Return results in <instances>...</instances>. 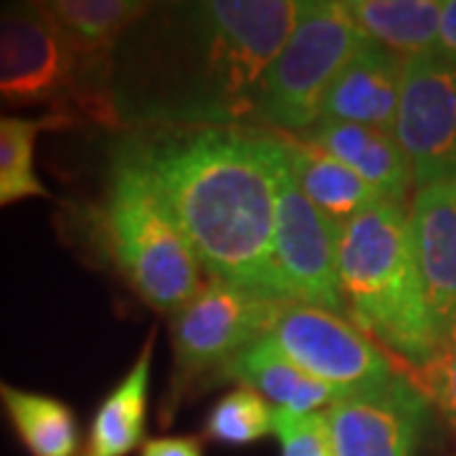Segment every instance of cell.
<instances>
[{"instance_id": "3957f363", "label": "cell", "mask_w": 456, "mask_h": 456, "mask_svg": "<svg viewBox=\"0 0 456 456\" xmlns=\"http://www.w3.org/2000/svg\"><path fill=\"white\" fill-rule=\"evenodd\" d=\"M99 259L145 305L175 314L203 289V264L127 134L107 152L99 196L79 211Z\"/></svg>"}, {"instance_id": "4fadbf2b", "label": "cell", "mask_w": 456, "mask_h": 456, "mask_svg": "<svg viewBox=\"0 0 456 456\" xmlns=\"http://www.w3.org/2000/svg\"><path fill=\"white\" fill-rule=\"evenodd\" d=\"M403 66L406 61L401 56L365 44L327 89L320 119L393 134L403 94Z\"/></svg>"}, {"instance_id": "30bf717a", "label": "cell", "mask_w": 456, "mask_h": 456, "mask_svg": "<svg viewBox=\"0 0 456 456\" xmlns=\"http://www.w3.org/2000/svg\"><path fill=\"white\" fill-rule=\"evenodd\" d=\"M393 137L406 152L413 183L456 175V66L436 56L408 59Z\"/></svg>"}, {"instance_id": "52a82bcc", "label": "cell", "mask_w": 456, "mask_h": 456, "mask_svg": "<svg viewBox=\"0 0 456 456\" xmlns=\"http://www.w3.org/2000/svg\"><path fill=\"white\" fill-rule=\"evenodd\" d=\"M274 289L279 302H299L345 317L340 292L342 226L312 206L297 185L279 134L274 163Z\"/></svg>"}, {"instance_id": "603a6c76", "label": "cell", "mask_w": 456, "mask_h": 456, "mask_svg": "<svg viewBox=\"0 0 456 456\" xmlns=\"http://www.w3.org/2000/svg\"><path fill=\"white\" fill-rule=\"evenodd\" d=\"M419 375L413 378L428 401L441 408V413L456 428V342L444 347L436 358L424 368H416Z\"/></svg>"}, {"instance_id": "7a4b0ae2", "label": "cell", "mask_w": 456, "mask_h": 456, "mask_svg": "<svg viewBox=\"0 0 456 456\" xmlns=\"http://www.w3.org/2000/svg\"><path fill=\"white\" fill-rule=\"evenodd\" d=\"M125 134L160 183L211 279L277 299V132L158 125Z\"/></svg>"}, {"instance_id": "8fae6325", "label": "cell", "mask_w": 456, "mask_h": 456, "mask_svg": "<svg viewBox=\"0 0 456 456\" xmlns=\"http://www.w3.org/2000/svg\"><path fill=\"white\" fill-rule=\"evenodd\" d=\"M428 403L421 386L403 373L386 386L342 395L325 413L332 456H413Z\"/></svg>"}, {"instance_id": "ffe728a7", "label": "cell", "mask_w": 456, "mask_h": 456, "mask_svg": "<svg viewBox=\"0 0 456 456\" xmlns=\"http://www.w3.org/2000/svg\"><path fill=\"white\" fill-rule=\"evenodd\" d=\"M82 127L77 117L64 112L28 114L0 112V175L18 180L51 198L49 188L36 173V142L44 132H64Z\"/></svg>"}, {"instance_id": "2e32d148", "label": "cell", "mask_w": 456, "mask_h": 456, "mask_svg": "<svg viewBox=\"0 0 456 456\" xmlns=\"http://www.w3.org/2000/svg\"><path fill=\"white\" fill-rule=\"evenodd\" d=\"M155 330L147 335L125 378L99 401L82 456H130L145 439L147 395L152 370Z\"/></svg>"}, {"instance_id": "d6986e66", "label": "cell", "mask_w": 456, "mask_h": 456, "mask_svg": "<svg viewBox=\"0 0 456 456\" xmlns=\"http://www.w3.org/2000/svg\"><path fill=\"white\" fill-rule=\"evenodd\" d=\"M0 408L28 456L79 454V421L61 398L18 388L0 378Z\"/></svg>"}, {"instance_id": "8992f818", "label": "cell", "mask_w": 456, "mask_h": 456, "mask_svg": "<svg viewBox=\"0 0 456 456\" xmlns=\"http://www.w3.org/2000/svg\"><path fill=\"white\" fill-rule=\"evenodd\" d=\"M49 107L114 130L92 97L82 64L38 3L0 5V110Z\"/></svg>"}, {"instance_id": "cb8c5ba5", "label": "cell", "mask_w": 456, "mask_h": 456, "mask_svg": "<svg viewBox=\"0 0 456 456\" xmlns=\"http://www.w3.org/2000/svg\"><path fill=\"white\" fill-rule=\"evenodd\" d=\"M140 456H203V446L191 436H165L145 441Z\"/></svg>"}, {"instance_id": "5b68a950", "label": "cell", "mask_w": 456, "mask_h": 456, "mask_svg": "<svg viewBox=\"0 0 456 456\" xmlns=\"http://www.w3.org/2000/svg\"><path fill=\"white\" fill-rule=\"evenodd\" d=\"M365 44L345 0L302 3L289 38L264 74L256 119L277 134L310 132L322 117L327 89Z\"/></svg>"}, {"instance_id": "7c38bea8", "label": "cell", "mask_w": 456, "mask_h": 456, "mask_svg": "<svg viewBox=\"0 0 456 456\" xmlns=\"http://www.w3.org/2000/svg\"><path fill=\"white\" fill-rule=\"evenodd\" d=\"M411 233L441 350L456 338V175L419 188Z\"/></svg>"}, {"instance_id": "d4e9b609", "label": "cell", "mask_w": 456, "mask_h": 456, "mask_svg": "<svg viewBox=\"0 0 456 456\" xmlns=\"http://www.w3.org/2000/svg\"><path fill=\"white\" fill-rule=\"evenodd\" d=\"M434 56L456 66V0L444 3V8H441L439 41H436Z\"/></svg>"}, {"instance_id": "ac0fdd59", "label": "cell", "mask_w": 456, "mask_h": 456, "mask_svg": "<svg viewBox=\"0 0 456 456\" xmlns=\"http://www.w3.org/2000/svg\"><path fill=\"white\" fill-rule=\"evenodd\" d=\"M439 0H350L347 11L368 44L408 59L434 56L441 26Z\"/></svg>"}, {"instance_id": "7402d4cb", "label": "cell", "mask_w": 456, "mask_h": 456, "mask_svg": "<svg viewBox=\"0 0 456 456\" xmlns=\"http://www.w3.org/2000/svg\"><path fill=\"white\" fill-rule=\"evenodd\" d=\"M274 436L281 456H332L325 413L292 416L274 411Z\"/></svg>"}, {"instance_id": "6da1fadb", "label": "cell", "mask_w": 456, "mask_h": 456, "mask_svg": "<svg viewBox=\"0 0 456 456\" xmlns=\"http://www.w3.org/2000/svg\"><path fill=\"white\" fill-rule=\"evenodd\" d=\"M299 8L297 0H208L150 11L114 56L122 127H246Z\"/></svg>"}, {"instance_id": "e0dca14e", "label": "cell", "mask_w": 456, "mask_h": 456, "mask_svg": "<svg viewBox=\"0 0 456 456\" xmlns=\"http://www.w3.org/2000/svg\"><path fill=\"white\" fill-rule=\"evenodd\" d=\"M281 140L297 185L312 206L330 221L345 226L358 213L368 211L370 206L383 200L358 173H353L332 155L292 134H281Z\"/></svg>"}, {"instance_id": "5bb4252c", "label": "cell", "mask_w": 456, "mask_h": 456, "mask_svg": "<svg viewBox=\"0 0 456 456\" xmlns=\"http://www.w3.org/2000/svg\"><path fill=\"white\" fill-rule=\"evenodd\" d=\"M299 140L347 165L383 200L406 206L408 191L413 185V173L406 152L401 150L393 134L360 127V125L335 122V119H320Z\"/></svg>"}, {"instance_id": "9a60e30c", "label": "cell", "mask_w": 456, "mask_h": 456, "mask_svg": "<svg viewBox=\"0 0 456 456\" xmlns=\"http://www.w3.org/2000/svg\"><path fill=\"white\" fill-rule=\"evenodd\" d=\"M218 380H236L241 383V388L266 398L274 411L292 416L320 413V408L332 406L338 398H342L335 388L297 368L269 335L251 342L244 353L231 360Z\"/></svg>"}, {"instance_id": "277c9868", "label": "cell", "mask_w": 456, "mask_h": 456, "mask_svg": "<svg viewBox=\"0 0 456 456\" xmlns=\"http://www.w3.org/2000/svg\"><path fill=\"white\" fill-rule=\"evenodd\" d=\"M345 314L386 353L424 368L441 353L406 206L380 200L342 226Z\"/></svg>"}, {"instance_id": "44dd1931", "label": "cell", "mask_w": 456, "mask_h": 456, "mask_svg": "<svg viewBox=\"0 0 456 456\" xmlns=\"http://www.w3.org/2000/svg\"><path fill=\"white\" fill-rule=\"evenodd\" d=\"M266 434H274V406L248 388L226 393L206 419V436L226 446H246Z\"/></svg>"}, {"instance_id": "4316f807", "label": "cell", "mask_w": 456, "mask_h": 456, "mask_svg": "<svg viewBox=\"0 0 456 456\" xmlns=\"http://www.w3.org/2000/svg\"><path fill=\"white\" fill-rule=\"evenodd\" d=\"M454 342H456V338H454Z\"/></svg>"}, {"instance_id": "ba28073f", "label": "cell", "mask_w": 456, "mask_h": 456, "mask_svg": "<svg viewBox=\"0 0 456 456\" xmlns=\"http://www.w3.org/2000/svg\"><path fill=\"white\" fill-rule=\"evenodd\" d=\"M279 302L208 279L203 289L170 317L173 388L170 398L208 378L224 373L231 360L261 340L277 314Z\"/></svg>"}, {"instance_id": "9c48e42d", "label": "cell", "mask_w": 456, "mask_h": 456, "mask_svg": "<svg viewBox=\"0 0 456 456\" xmlns=\"http://www.w3.org/2000/svg\"><path fill=\"white\" fill-rule=\"evenodd\" d=\"M266 335L297 368L340 395L386 386L398 375L388 353L335 312L279 302Z\"/></svg>"}, {"instance_id": "484cf974", "label": "cell", "mask_w": 456, "mask_h": 456, "mask_svg": "<svg viewBox=\"0 0 456 456\" xmlns=\"http://www.w3.org/2000/svg\"><path fill=\"white\" fill-rule=\"evenodd\" d=\"M28 198H44L38 191H33L28 185H23V183H18V180L5 178V175H0V208H5V206H13L18 200H28Z\"/></svg>"}]
</instances>
